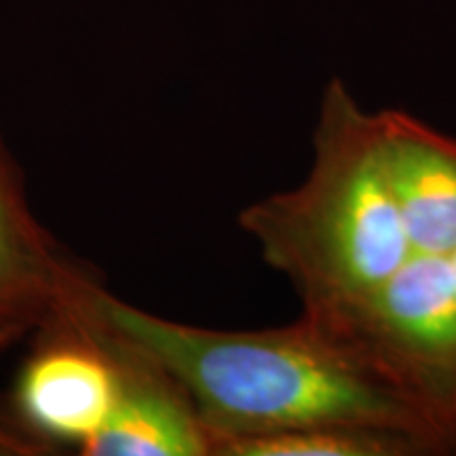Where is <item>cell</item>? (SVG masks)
<instances>
[{
    "label": "cell",
    "mask_w": 456,
    "mask_h": 456,
    "mask_svg": "<svg viewBox=\"0 0 456 456\" xmlns=\"http://www.w3.org/2000/svg\"><path fill=\"white\" fill-rule=\"evenodd\" d=\"M91 302L114 332L178 380L212 437L226 444L323 423L408 429L456 446L306 315L281 328L212 330L171 322L114 298Z\"/></svg>",
    "instance_id": "6da1fadb"
},
{
    "label": "cell",
    "mask_w": 456,
    "mask_h": 456,
    "mask_svg": "<svg viewBox=\"0 0 456 456\" xmlns=\"http://www.w3.org/2000/svg\"><path fill=\"white\" fill-rule=\"evenodd\" d=\"M239 226L294 285L305 315H330L389 281L412 248L387 178L376 112L363 110L342 83L330 85L306 178L245 208Z\"/></svg>",
    "instance_id": "7a4b0ae2"
},
{
    "label": "cell",
    "mask_w": 456,
    "mask_h": 456,
    "mask_svg": "<svg viewBox=\"0 0 456 456\" xmlns=\"http://www.w3.org/2000/svg\"><path fill=\"white\" fill-rule=\"evenodd\" d=\"M95 281L43 330L15 391L20 419L45 440L87 444L112 412L118 393L117 336L91 302Z\"/></svg>",
    "instance_id": "3957f363"
},
{
    "label": "cell",
    "mask_w": 456,
    "mask_h": 456,
    "mask_svg": "<svg viewBox=\"0 0 456 456\" xmlns=\"http://www.w3.org/2000/svg\"><path fill=\"white\" fill-rule=\"evenodd\" d=\"M87 281L34 218L17 165L0 142V349L43 328Z\"/></svg>",
    "instance_id": "277c9868"
},
{
    "label": "cell",
    "mask_w": 456,
    "mask_h": 456,
    "mask_svg": "<svg viewBox=\"0 0 456 456\" xmlns=\"http://www.w3.org/2000/svg\"><path fill=\"white\" fill-rule=\"evenodd\" d=\"M114 336L118 353L117 402L104 427L81 446L83 454L212 456V437L178 380L121 334Z\"/></svg>",
    "instance_id": "5b68a950"
},
{
    "label": "cell",
    "mask_w": 456,
    "mask_h": 456,
    "mask_svg": "<svg viewBox=\"0 0 456 456\" xmlns=\"http://www.w3.org/2000/svg\"><path fill=\"white\" fill-rule=\"evenodd\" d=\"M380 152L412 254L456 248V138L403 110L376 112Z\"/></svg>",
    "instance_id": "8992f818"
},
{
    "label": "cell",
    "mask_w": 456,
    "mask_h": 456,
    "mask_svg": "<svg viewBox=\"0 0 456 456\" xmlns=\"http://www.w3.org/2000/svg\"><path fill=\"white\" fill-rule=\"evenodd\" d=\"M440 442L399 427L323 423L273 436L249 437L220 448L218 456H437Z\"/></svg>",
    "instance_id": "52a82bcc"
},
{
    "label": "cell",
    "mask_w": 456,
    "mask_h": 456,
    "mask_svg": "<svg viewBox=\"0 0 456 456\" xmlns=\"http://www.w3.org/2000/svg\"><path fill=\"white\" fill-rule=\"evenodd\" d=\"M51 452L49 440L32 431L21 419L0 414V456H38Z\"/></svg>",
    "instance_id": "ba28073f"
},
{
    "label": "cell",
    "mask_w": 456,
    "mask_h": 456,
    "mask_svg": "<svg viewBox=\"0 0 456 456\" xmlns=\"http://www.w3.org/2000/svg\"><path fill=\"white\" fill-rule=\"evenodd\" d=\"M442 269H444V281H446V292L450 298V306H452L456 317V248L450 252L440 254Z\"/></svg>",
    "instance_id": "9c48e42d"
}]
</instances>
